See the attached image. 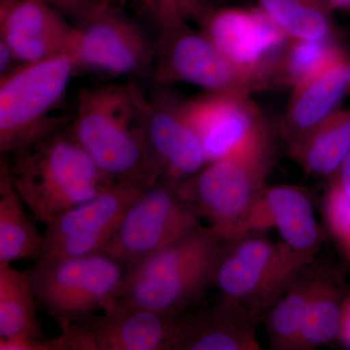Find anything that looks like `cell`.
Returning a JSON list of instances; mask_svg holds the SVG:
<instances>
[{
	"instance_id": "28",
	"label": "cell",
	"mask_w": 350,
	"mask_h": 350,
	"mask_svg": "<svg viewBox=\"0 0 350 350\" xmlns=\"http://www.w3.org/2000/svg\"><path fill=\"white\" fill-rule=\"evenodd\" d=\"M154 20L165 15L181 16L186 20H197L202 13L215 6L213 0H137Z\"/></svg>"
},
{
	"instance_id": "29",
	"label": "cell",
	"mask_w": 350,
	"mask_h": 350,
	"mask_svg": "<svg viewBox=\"0 0 350 350\" xmlns=\"http://www.w3.org/2000/svg\"><path fill=\"white\" fill-rule=\"evenodd\" d=\"M42 1L54 7L66 17L72 18L77 24L89 17L105 0H42Z\"/></svg>"
},
{
	"instance_id": "14",
	"label": "cell",
	"mask_w": 350,
	"mask_h": 350,
	"mask_svg": "<svg viewBox=\"0 0 350 350\" xmlns=\"http://www.w3.org/2000/svg\"><path fill=\"white\" fill-rule=\"evenodd\" d=\"M145 187L113 182L94 199L55 218L45 225L39 258L81 257L103 252Z\"/></svg>"
},
{
	"instance_id": "1",
	"label": "cell",
	"mask_w": 350,
	"mask_h": 350,
	"mask_svg": "<svg viewBox=\"0 0 350 350\" xmlns=\"http://www.w3.org/2000/svg\"><path fill=\"white\" fill-rule=\"evenodd\" d=\"M148 94L135 83L84 88L68 133L111 182L150 186L161 180L142 135Z\"/></svg>"
},
{
	"instance_id": "24",
	"label": "cell",
	"mask_w": 350,
	"mask_h": 350,
	"mask_svg": "<svg viewBox=\"0 0 350 350\" xmlns=\"http://www.w3.org/2000/svg\"><path fill=\"white\" fill-rule=\"evenodd\" d=\"M257 6L289 38H337L333 11L322 0H256Z\"/></svg>"
},
{
	"instance_id": "8",
	"label": "cell",
	"mask_w": 350,
	"mask_h": 350,
	"mask_svg": "<svg viewBox=\"0 0 350 350\" xmlns=\"http://www.w3.org/2000/svg\"><path fill=\"white\" fill-rule=\"evenodd\" d=\"M159 36L152 79L170 86L185 83L206 90V93L256 92L252 80L234 66L202 31L175 14L156 21Z\"/></svg>"
},
{
	"instance_id": "26",
	"label": "cell",
	"mask_w": 350,
	"mask_h": 350,
	"mask_svg": "<svg viewBox=\"0 0 350 350\" xmlns=\"http://www.w3.org/2000/svg\"><path fill=\"white\" fill-rule=\"evenodd\" d=\"M345 296L330 278L320 276L306 310L296 350H310L338 340Z\"/></svg>"
},
{
	"instance_id": "9",
	"label": "cell",
	"mask_w": 350,
	"mask_h": 350,
	"mask_svg": "<svg viewBox=\"0 0 350 350\" xmlns=\"http://www.w3.org/2000/svg\"><path fill=\"white\" fill-rule=\"evenodd\" d=\"M113 1L105 0L89 17L75 25L69 56L76 69L111 76H152L156 41Z\"/></svg>"
},
{
	"instance_id": "18",
	"label": "cell",
	"mask_w": 350,
	"mask_h": 350,
	"mask_svg": "<svg viewBox=\"0 0 350 350\" xmlns=\"http://www.w3.org/2000/svg\"><path fill=\"white\" fill-rule=\"evenodd\" d=\"M350 93V54L345 52L319 75L291 90L278 133L287 146L305 137L340 108Z\"/></svg>"
},
{
	"instance_id": "33",
	"label": "cell",
	"mask_w": 350,
	"mask_h": 350,
	"mask_svg": "<svg viewBox=\"0 0 350 350\" xmlns=\"http://www.w3.org/2000/svg\"><path fill=\"white\" fill-rule=\"evenodd\" d=\"M333 12L350 11V0H322Z\"/></svg>"
},
{
	"instance_id": "10",
	"label": "cell",
	"mask_w": 350,
	"mask_h": 350,
	"mask_svg": "<svg viewBox=\"0 0 350 350\" xmlns=\"http://www.w3.org/2000/svg\"><path fill=\"white\" fill-rule=\"evenodd\" d=\"M195 22L216 49L252 80L256 91L269 89L289 38L262 9L214 6Z\"/></svg>"
},
{
	"instance_id": "21",
	"label": "cell",
	"mask_w": 350,
	"mask_h": 350,
	"mask_svg": "<svg viewBox=\"0 0 350 350\" xmlns=\"http://www.w3.org/2000/svg\"><path fill=\"white\" fill-rule=\"evenodd\" d=\"M27 207L18 194L6 158L0 161V264L19 260H38L42 254L44 238Z\"/></svg>"
},
{
	"instance_id": "25",
	"label": "cell",
	"mask_w": 350,
	"mask_h": 350,
	"mask_svg": "<svg viewBox=\"0 0 350 350\" xmlns=\"http://www.w3.org/2000/svg\"><path fill=\"white\" fill-rule=\"evenodd\" d=\"M320 276L304 275L264 315L271 349L296 350L306 310Z\"/></svg>"
},
{
	"instance_id": "20",
	"label": "cell",
	"mask_w": 350,
	"mask_h": 350,
	"mask_svg": "<svg viewBox=\"0 0 350 350\" xmlns=\"http://www.w3.org/2000/svg\"><path fill=\"white\" fill-rule=\"evenodd\" d=\"M288 150L306 174L331 178L350 153V107L338 108Z\"/></svg>"
},
{
	"instance_id": "2",
	"label": "cell",
	"mask_w": 350,
	"mask_h": 350,
	"mask_svg": "<svg viewBox=\"0 0 350 350\" xmlns=\"http://www.w3.org/2000/svg\"><path fill=\"white\" fill-rule=\"evenodd\" d=\"M9 157L4 158L18 194L44 225L113 183L71 137L68 126Z\"/></svg>"
},
{
	"instance_id": "30",
	"label": "cell",
	"mask_w": 350,
	"mask_h": 350,
	"mask_svg": "<svg viewBox=\"0 0 350 350\" xmlns=\"http://www.w3.org/2000/svg\"><path fill=\"white\" fill-rule=\"evenodd\" d=\"M22 64L13 50L4 41L0 40V78L12 72Z\"/></svg>"
},
{
	"instance_id": "13",
	"label": "cell",
	"mask_w": 350,
	"mask_h": 350,
	"mask_svg": "<svg viewBox=\"0 0 350 350\" xmlns=\"http://www.w3.org/2000/svg\"><path fill=\"white\" fill-rule=\"evenodd\" d=\"M184 107L208 163L275 142L268 120L250 94L206 93L184 100Z\"/></svg>"
},
{
	"instance_id": "15",
	"label": "cell",
	"mask_w": 350,
	"mask_h": 350,
	"mask_svg": "<svg viewBox=\"0 0 350 350\" xmlns=\"http://www.w3.org/2000/svg\"><path fill=\"white\" fill-rule=\"evenodd\" d=\"M184 100L157 85L148 96L142 135L161 180L188 178L208 163L199 135L186 114Z\"/></svg>"
},
{
	"instance_id": "7",
	"label": "cell",
	"mask_w": 350,
	"mask_h": 350,
	"mask_svg": "<svg viewBox=\"0 0 350 350\" xmlns=\"http://www.w3.org/2000/svg\"><path fill=\"white\" fill-rule=\"evenodd\" d=\"M105 253L41 257L29 269L36 299L57 324L105 312L119 301L125 271Z\"/></svg>"
},
{
	"instance_id": "32",
	"label": "cell",
	"mask_w": 350,
	"mask_h": 350,
	"mask_svg": "<svg viewBox=\"0 0 350 350\" xmlns=\"http://www.w3.org/2000/svg\"><path fill=\"white\" fill-rule=\"evenodd\" d=\"M329 180L336 182L350 200V153L338 172Z\"/></svg>"
},
{
	"instance_id": "23",
	"label": "cell",
	"mask_w": 350,
	"mask_h": 350,
	"mask_svg": "<svg viewBox=\"0 0 350 350\" xmlns=\"http://www.w3.org/2000/svg\"><path fill=\"white\" fill-rule=\"evenodd\" d=\"M347 50L337 38H289L269 79L271 88H293L319 75Z\"/></svg>"
},
{
	"instance_id": "5",
	"label": "cell",
	"mask_w": 350,
	"mask_h": 350,
	"mask_svg": "<svg viewBox=\"0 0 350 350\" xmlns=\"http://www.w3.org/2000/svg\"><path fill=\"white\" fill-rule=\"evenodd\" d=\"M75 62L68 54L23 64L0 78V154L13 155L68 126L51 112L64 100Z\"/></svg>"
},
{
	"instance_id": "22",
	"label": "cell",
	"mask_w": 350,
	"mask_h": 350,
	"mask_svg": "<svg viewBox=\"0 0 350 350\" xmlns=\"http://www.w3.org/2000/svg\"><path fill=\"white\" fill-rule=\"evenodd\" d=\"M36 292L29 269L0 264V340L46 338L36 312Z\"/></svg>"
},
{
	"instance_id": "19",
	"label": "cell",
	"mask_w": 350,
	"mask_h": 350,
	"mask_svg": "<svg viewBox=\"0 0 350 350\" xmlns=\"http://www.w3.org/2000/svg\"><path fill=\"white\" fill-rule=\"evenodd\" d=\"M261 317L238 301L222 297L209 310L189 314L181 350H259Z\"/></svg>"
},
{
	"instance_id": "27",
	"label": "cell",
	"mask_w": 350,
	"mask_h": 350,
	"mask_svg": "<svg viewBox=\"0 0 350 350\" xmlns=\"http://www.w3.org/2000/svg\"><path fill=\"white\" fill-rule=\"evenodd\" d=\"M323 215L332 238L350 262V200L333 180H330L324 197Z\"/></svg>"
},
{
	"instance_id": "31",
	"label": "cell",
	"mask_w": 350,
	"mask_h": 350,
	"mask_svg": "<svg viewBox=\"0 0 350 350\" xmlns=\"http://www.w3.org/2000/svg\"><path fill=\"white\" fill-rule=\"evenodd\" d=\"M338 340L350 349V293L345 296L342 304V323Z\"/></svg>"
},
{
	"instance_id": "6",
	"label": "cell",
	"mask_w": 350,
	"mask_h": 350,
	"mask_svg": "<svg viewBox=\"0 0 350 350\" xmlns=\"http://www.w3.org/2000/svg\"><path fill=\"white\" fill-rule=\"evenodd\" d=\"M310 264L282 241L244 234L223 243L213 284L222 297L264 317Z\"/></svg>"
},
{
	"instance_id": "4",
	"label": "cell",
	"mask_w": 350,
	"mask_h": 350,
	"mask_svg": "<svg viewBox=\"0 0 350 350\" xmlns=\"http://www.w3.org/2000/svg\"><path fill=\"white\" fill-rule=\"evenodd\" d=\"M275 163V142L207 163L197 174L167 181L200 219L228 243L243 236L251 207L267 187Z\"/></svg>"
},
{
	"instance_id": "12",
	"label": "cell",
	"mask_w": 350,
	"mask_h": 350,
	"mask_svg": "<svg viewBox=\"0 0 350 350\" xmlns=\"http://www.w3.org/2000/svg\"><path fill=\"white\" fill-rule=\"evenodd\" d=\"M200 220L167 181L157 182L133 202L101 253L129 267L192 231Z\"/></svg>"
},
{
	"instance_id": "3",
	"label": "cell",
	"mask_w": 350,
	"mask_h": 350,
	"mask_svg": "<svg viewBox=\"0 0 350 350\" xmlns=\"http://www.w3.org/2000/svg\"><path fill=\"white\" fill-rule=\"evenodd\" d=\"M223 241L202 224L142 261L128 267L119 301L170 314L186 312L209 284Z\"/></svg>"
},
{
	"instance_id": "11",
	"label": "cell",
	"mask_w": 350,
	"mask_h": 350,
	"mask_svg": "<svg viewBox=\"0 0 350 350\" xmlns=\"http://www.w3.org/2000/svg\"><path fill=\"white\" fill-rule=\"evenodd\" d=\"M187 313L170 314L117 301L100 315L63 322L72 350H181Z\"/></svg>"
},
{
	"instance_id": "17",
	"label": "cell",
	"mask_w": 350,
	"mask_h": 350,
	"mask_svg": "<svg viewBox=\"0 0 350 350\" xmlns=\"http://www.w3.org/2000/svg\"><path fill=\"white\" fill-rule=\"evenodd\" d=\"M268 230H276L283 243L310 262L323 241L310 196L297 186H267L251 207L243 236Z\"/></svg>"
},
{
	"instance_id": "16",
	"label": "cell",
	"mask_w": 350,
	"mask_h": 350,
	"mask_svg": "<svg viewBox=\"0 0 350 350\" xmlns=\"http://www.w3.org/2000/svg\"><path fill=\"white\" fill-rule=\"evenodd\" d=\"M75 25L42 0H0V40L22 64L68 54Z\"/></svg>"
}]
</instances>
